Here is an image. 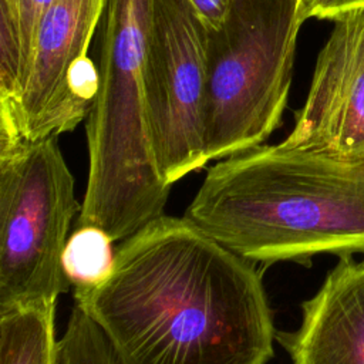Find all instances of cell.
<instances>
[{
	"instance_id": "cell-10",
	"label": "cell",
	"mask_w": 364,
	"mask_h": 364,
	"mask_svg": "<svg viewBox=\"0 0 364 364\" xmlns=\"http://www.w3.org/2000/svg\"><path fill=\"white\" fill-rule=\"evenodd\" d=\"M57 301L0 309V364H57Z\"/></svg>"
},
{
	"instance_id": "cell-15",
	"label": "cell",
	"mask_w": 364,
	"mask_h": 364,
	"mask_svg": "<svg viewBox=\"0 0 364 364\" xmlns=\"http://www.w3.org/2000/svg\"><path fill=\"white\" fill-rule=\"evenodd\" d=\"M208 30L219 28L229 14L233 0H188Z\"/></svg>"
},
{
	"instance_id": "cell-1",
	"label": "cell",
	"mask_w": 364,
	"mask_h": 364,
	"mask_svg": "<svg viewBox=\"0 0 364 364\" xmlns=\"http://www.w3.org/2000/svg\"><path fill=\"white\" fill-rule=\"evenodd\" d=\"M256 263L189 219L121 240L109 277L74 300L119 364H267L277 331Z\"/></svg>"
},
{
	"instance_id": "cell-8",
	"label": "cell",
	"mask_w": 364,
	"mask_h": 364,
	"mask_svg": "<svg viewBox=\"0 0 364 364\" xmlns=\"http://www.w3.org/2000/svg\"><path fill=\"white\" fill-rule=\"evenodd\" d=\"M287 148L364 162V10L336 21Z\"/></svg>"
},
{
	"instance_id": "cell-9",
	"label": "cell",
	"mask_w": 364,
	"mask_h": 364,
	"mask_svg": "<svg viewBox=\"0 0 364 364\" xmlns=\"http://www.w3.org/2000/svg\"><path fill=\"white\" fill-rule=\"evenodd\" d=\"M277 341L293 364H364V259L340 257L301 304L299 328Z\"/></svg>"
},
{
	"instance_id": "cell-2",
	"label": "cell",
	"mask_w": 364,
	"mask_h": 364,
	"mask_svg": "<svg viewBox=\"0 0 364 364\" xmlns=\"http://www.w3.org/2000/svg\"><path fill=\"white\" fill-rule=\"evenodd\" d=\"M185 218L253 263L364 259V162L259 145L209 168Z\"/></svg>"
},
{
	"instance_id": "cell-11",
	"label": "cell",
	"mask_w": 364,
	"mask_h": 364,
	"mask_svg": "<svg viewBox=\"0 0 364 364\" xmlns=\"http://www.w3.org/2000/svg\"><path fill=\"white\" fill-rule=\"evenodd\" d=\"M115 240L98 226H75L61 256L64 276L74 290H88L104 283L115 263Z\"/></svg>"
},
{
	"instance_id": "cell-5",
	"label": "cell",
	"mask_w": 364,
	"mask_h": 364,
	"mask_svg": "<svg viewBox=\"0 0 364 364\" xmlns=\"http://www.w3.org/2000/svg\"><path fill=\"white\" fill-rule=\"evenodd\" d=\"M80 210L57 136L0 148V309L67 291L61 256Z\"/></svg>"
},
{
	"instance_id": "cell-4",
	"label": "cell",
	"mask_w": 364,
	"mask_h": 364,
	"mask_svg": "<svg viewBox=\"0 0 364 364\" xmlns=\"http://www.w3.org/2000/svg\"><path fill=\"white\" fill-rule=\"evenodd\" d=\"M297 0H233L209 30L206 53V156L223 159L259 145L280 125L291 84Z\"/></svg>"
},
{
	"instance_id": "cell-3",
	"label": "cell",
	"mask_w": 364,
	"mask_h": 364,
	"mask_svg": "<svg viewBox=\"0 0 364 364\" xmlns=\"http://www.w3.org/2000/svg\"><path fill=\"white\" fill-rule=\"evenodd\" d=\"M154 0H107L98 88L87 117L88 178L75 226L124 240L164 215L171 186L158 171L145 111L144 63Z\"/></svg>"
},
{
	"instance_id": "cell-14",
	"label": "cell",
	"mask_w": 364,
	"mask_h": 364,
	"mask_svg": "<svg viewBox=\"0 0 364 364\" xmlns=\"http://www.w3.org/2000/svg\"><path fill=\"white\" fill-rule=\"evenodd\" d=\"M360 10H364V0H297V17L301 23L311 17L337 21Z\"/></svg>"
},
{
	"instance_id": "cell-7",
	"label": "cell",
	"mask_w": 364,
	"mask_h": 364,
	"mask_svg": "<svg viewBox=\"0 0 364 364\" xmlns=\"http://www.w3.org/2000/svg\"><path fill=\"white\" fill-rule=\"evenodd\" d=\"M107 0H54L34 41L20 95L0 105V148L73 131L91 109L98 68L88 47Z\"/></svg>"
},
{
	"instance_id": "cell-13",
	"label": "cell",
	"mask_w": 364,
	"mask_h": 364,
	"mask_svg": "<svg viewBox=\"0 0 364 364\" xmlns=\"http://www.w3.org/2000/svg\"><path fill=\"white\" fill-rule=\"evenodd\" d=\"M54 0H0V23L13 27L21 40L26 63V77L28 73L38 26ZM24 85V84H23Z\"/></svg>"
},
{
	"instance_id": "cell-12",
	"label": "cell",
	"mask_w": 364,
	"mask_h": 364,
	"mask_svg": "<svg viewBox=\"0 0 364 364\" xmlns=\"http://www.w3.org/2000/svg\"><path fill=\"white\" fill-rule=\"evenodd\" d=\"M57 364H119L104 331L78 304L57 343Z\"/></svg>"
},
{
	"instance_id": "cell-6",
	"label": "cell",
	"mask_w": 364,
	"mask_h": 364,
	"mask_svg": "<svg viewBox=\"0 0 364 364\" xmlns=\"http://www.w3.org/2000/svg\"><path fill=\"white\" fill-rule=\"evenodd\" d=\"M209 30L188 0H154L144 63L149 139L172 186L208 162L205 145Z\"/></svg>"
}]
</instances>
